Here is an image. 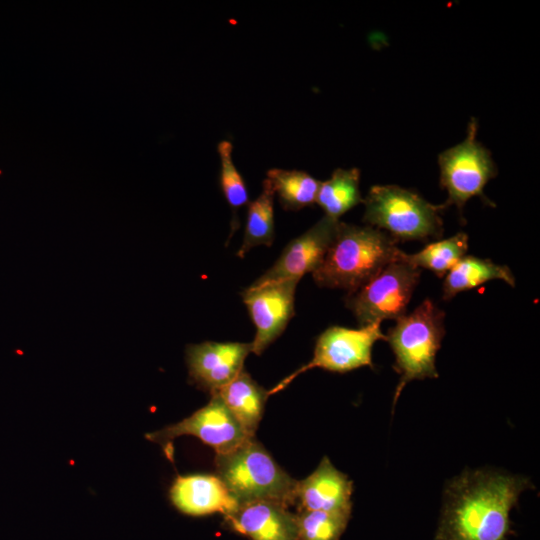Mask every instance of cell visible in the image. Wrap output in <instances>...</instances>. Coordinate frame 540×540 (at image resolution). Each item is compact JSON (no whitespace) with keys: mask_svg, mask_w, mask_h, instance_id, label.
<instances>
[{"mask_svg":"<svg viewBox=\"0 0 540 540\" xmlns=\"http://www.w3.org/2000/svg\"><path fill=\"white\" fill-rule=\"evenodd\" d=\"M251 343L211 342L187 346L189 377L211 394L231 382L242 370Z\"/></svg>","mask_w":540,"mask_h":540,"instance_id":"obj_12","label":"cell"},{"mask_svg":"<svg viewBox=\"0 0 540 540\" xmlns=\"http://www.w3.org/2000/svg\"><path fill=\"white\" fill-rule=\"evenodd\" d=\"M214 393L221 398L247 435L255 437L265 402L269 397L268 390L254 381L243 369L231 382Z\"/></svg>","mask_w":540,"mask_h":540,"instance_id":"obj_16","label":"cell"},{"mask_svg":"<svg viewBox=\"0 0 540 540\" xmlns=\"http://www.w3.org/2000/svg\"><path fill=\"white\" fill-rule=\"evenodd\" d=\"M363 221L394 240L427 241L443 234L444 204L434 205L413 190L397 185H374L363 199Z\"/></svg>","mask_w":540,"mask_h":540,"instance_id":"obj_5","label":"cell"},{"mask_svg":"<svg viewBox=\"0 0 540 540\" xmlns=\"http://www.w3.org/2000/svg\"><path fill=\"white\" fill-rule=\"evenodd\" d=\"M339 220L324 215L299 237L290 241L274 265L259 277L251 287H260L286 280L299 281L313 273L322 263L331 245Z\"/></svg>","mask_w":540,"mask_h":540,"instance_id":"obj_11","label":"cell"},{"mask_svg":"<svg viewBox=\"0 0 540 540\" xmlns=\"http://www.w3.org/2000/svg\"><path fill=\"white\" fill-rule=\"evenodd\" d=\"M350 517L343 512L297 511L298 540H339Z\"/></svg>","mask_w":540,"mask_h":540,"instance_id":"obj_22","label":"cell"},{"mask_svg":"<svg viewBox=\"0 0 540 540\" xmlns=\"http://www.w3.org/2000/svg\"><path fill=\"white\" fill-rule=\"evenodd\" d=\"M378 340L386 341V335L382 333L380 323L358 329L329 327L317 338L311 361L268 390V395L283 390L298 375L313 368L337 373H346L364 366L373 368L372 348Z\"/></svg>","mask_w":540,"mask_h":540,"instance_id":"obj_8","label":"cell"},{"mask_svg":"<svg viewBox=\"0 0 540 540\" xmlns=\"http://www.w3.org/2000/svg\"><path fill=\"white\" fill-rule=\"evenodd\" d=\"M216 475L240 504L273 501L295 505L297 480L291 478L255 437L234 450L216 454Z\"/></svg>","mask_w":540,"mask_h":540,"instance_id":"obj_3","label":"cell"},{"mask_svg":"<svg viewBox=\"0 0 540 540\" xmlns=\"http://www.w3.org/2000/svg\"><path fill=\"white\" fill-rule=\"evenodd\" d=\"M275 193L267 179L260 195L249 203L245 233L237 256L243 258L255 246H271L274 240Z\"/></svg>","mask_w":540,"mask_h":540,"instance_id":"obj_20","label":"cell"},{"mask_svg":"<svg viewBox=\"0 0 540 540\" xmlns=\"http://www.w3.org/2000/svg\"><path fill=\"white\" fill-rule=\"evenodd\" d=\"M396 244L397 241L382 230L339 221L322 263L312 273L313 279L319 287L352 293L400 258L402 250Z\"/></svg>","mask_w":540,"mask_h":540,"instance_id":"obj_2","label":"cell"},{"mask_svg":"<svg viewBox=\"0 0 540 540\" xmlns=\"http://www.w3.org/2000/svg\"><path fill=\"white\" fill-rule=\"evenodd\" d=\"M232 150L233 146L230 141L222 140L218 143L220 187L227 203L235 214L239 208L248 204L249 196L244 179L233 162Z\"/></svg>","mask_w":540,"mask_h":540,"instance_id":"obj_23","label":"cell"},{"mask_svg":"<svg viewBox=\"0 0 540 540\" xmlns=\"http://www.w3.org/2000/svg\"><path fill=\"white\" fill-rule=\"evenodd\" d=\"M353 482L324 456L315 471L297 481V510L351 513Z\"/></svg>","mask_w":540,"mask_h":540,"instance_id":"obj_14","label":"cell"},{"mask_svg":"<svg viewBox=\"0 0 540 540\" xmlns=\"http://www.w3.org/2000/svg\"><path fill=\"white\" fill-rule=\"evenodd\" d=\"M359 183V169L338 168L329 179L321 181L316 203L325 216L339 220L343 214L363 202Z\"/></svg>","mask_w":540,"mask_h":540,"instance_id":"obj_18","label":"cell"},{"mask_svg":"<svg viewBox=\"0 0 540 540\" xmlns=\"http://www.w3.org/2000/svg\"><path fill=\"white\" fill-rule=\"evenodd\" d=\"M183 435H192L212 447L216 454L228 453L249 438L240 423L225 406L221 398L211 394L207 405L189 417L160 430L147 433L145 438L162 446L173 461L172 441Z\"/></svg>","mask_w":540,"mask_h":540,"instance_id":"obj_9","label":"cell"},{"mask_svg":"<svg viewBox=\"0 0 540 540\" xmlns=\"http://www.w3.org/2000/svg\"><path fill=\"white\" fill-rule=\"evenodd\" d=\"M171 504L189 516L234 512L239 503L217 475L177 476L169 489Z\"/></svg>","mask_w":540,"mask_h":540,"instance_id":"obj_15","label":"cell"},{"mask_svg":"<svg viewBox=\"0 0 540 540\" xmlns=\"http://www.w3.org/2000/svg\"><path fill=\"white\" fill-rule=\"evenodd\" d=\"M285 210L296 211L316 203L321 181L301 170L273 168L267 178Z\"/></svg>","mask_w":540,"mask_h":540,"instance_id":"obj_19","label":"cell"},{"mask_svg":"<svg viewBox=\"0 0 540 540\" xmlns=\"http://www.w3.org/2000/svg\"><path fill=\"white\" fill-rule=\"evenodd\" d=\"M477 131L478 123L475 118H471L466 138L438 156L440 186L448 194L444 205L456 206L461 215L466 202L475 196L493 206L483 191L486 184L497 175V167L490 151L477 140Z\"/></svg>","mask_w":540,"mask_h":540,"instance_id":"obj_7","label":"cell"},{"mask_svg":"<svg viewBox=\"0 0 540 540\" xmlns=\"http://www.w3.org/2000/svg\"><path fill=\"white\" fill-rule=\"evenodd\" d=\"M299 281L286 280L249 287L241 295L256 327L252 350L260 355L285 330L294 315L295 290Z\"/></svg>","mask_w":540,"mask_h":540,"instance_id":"obj_10","label":"cell"},{"mask_svg":"<svg viewBox=\"0 0 540 540\" xmlns=\"http://www.w3.org/2000/svg\"><path fill=\"white\" fill-rule=\"evenodd\" d=\"M490 280H503L515 286L510 268L488 259L464 256L447 274L443 282V299L450 300L458 293L478 287Z\"/></svg>","mask_w":540,"mask_h":540,"instance_id":"obj_17","label":"cell"},{"mask_svg":"<svg viewBox=\"0 0 540 540\" xmlns=\"http://www.w3.org/2000/svg\"><path fill=\"white\" fill-rule=\"evenodd\" d=\"M468 250V236L459 232L450 238L430 243L414 254L402 253V258L420 270L427 269L439 278L446 275Z\"/></svg>","mask_w":540,"mask_h":540,"instance_id":"obj_21","label":"cell"},{"mask_svg":"<svg viewBox=\"0 0 540 540\" xmlns=\"http://www.w3.org/2000/svg\"><path fill=\"white\" fill-rule=\"evenodd\" d=\"M527 478L495 471H467L449 482L437 540H506L509 514Z\"/></svg>","mask_w":540,"mask_h":540,"instance_id":"obj_1","label":"cell"},{"mask_svg":"<svg viewBox=\"0 0 540 540\" xmlns=\"http://www.w3.org/2000/svg\"><path fill=\"white\" fill-rule=\"evenodd\" d=\"M402 253L399 259L386 265L356 291L347 294L345 304L360 327L381 324L383 320H397L406 315L421 270L405 261Z\"/></svg>","mask_w":540,"mask_h":540,"instance_id":"obj_6","label":"cell"},{"mask_svg":"<svg viewBox=\"0 0 540 540\" xmlns=\"http://www.w3.org/2000/svg\"><path fill=\"white\" fill-rule=\"evenodd\" d=\"M444 312L425 299L410 314L396 320L386 334L394 355L393 369L399 374L392 408L405 385L412 380L437 378L435 359L445 334Z\"/></svg>","mask_w":540,"mask_h":540,"instance_id":"obj_4","label":"cell"},{"mask_svg":"<svg viewBox=\"0 0 540 540\" xmlns=\"http://www.w3.org/2000/svg\"><path fill=\"white\" fill-rule=\"evenodd\" d=\"M224 524L250 540H298L296 513L273 501L240 504L224 516Z\"/></svg>","mask_w":540,"mask_h":540,"instance_id":"obj_13","label":"cell"}]
</instances>
